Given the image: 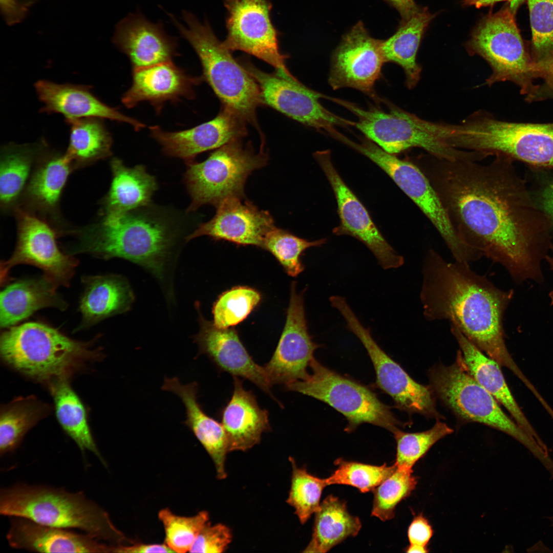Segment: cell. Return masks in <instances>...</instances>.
Segmentation results:
<instances>
[{
  "instance_id": "cell-1",
  "label": "cell",
  "mask_w": 553,
  "mask_h": 553,
  "mask_svg": "<svg viewBox=\"0 0 553 553\" xmlns=\"http://www.w3.org/2000/svg\"><path fill=\"white\" fill-rule=\"evenodd\" d=\"M513 159L489 164L427 153L414 163L427 177L463 241L503 266L516 283L543 280L553 225L533 200Z\"/></svg>"
},
{
  "instance_id": "cell-2",
  "label": "cell",
  "mask_w": 553,
  "mask_h": 553,
  "mask_svg": "<svg viewBox=\"0 0 553 553\" xmlns=\"http://www.w3.org/2000/svg\"><path fill=\"white\" fill-rule=\"evenodd\" d=\"M422 276L426 320L449 321L486 355L521 376L506 346L503 324L514 290L500 289L469 263L449 262L432 249L424 258Z\"/></svg>"
},
{
  "instance_id": "cell-3",
  "label": "cell",
  "mask_w": 553,
  "mask_h": 553,
  "mask_svg": "<svg viewBox=\"0 0 553 553\" xmlns=\"http://www.w3.org/2000/svg\"><path fill=\"white\" fill-rule=\"evenodd\" d=\"M68 233L75 239L67 254L122 258L142 266L161 284L173 266L178 233L162 218L130 212L116 220L101 219Z\"/></svg>"
},
{
  "instance_id": "cell-4",
  "label": "cell",
  "mask_w": 553,
  "mask_h": 553,
  "mask_svg": "<svg viewBox=\"0 0 553 553\" xmlns=\"http://www.w3.org/2000/svg\"><path fill=\"white\" fill-rule=\"evenodd\" d=\"M0 513L44 525L79 529L99 540L115 545L126 540L108 513L81 492L17 484L1 490Z\"/></svg>"
},
{
  "instance_id": "cell-5",
  "label": "cell",
  "mask_w": 553,
  "mask_h": 553,
  "mask_svg": "<svg viewBox=\"0 0 553 553\" xmlns=\"http://www.w3.org/2000/svg\"><path fill=\"white\" fill-rule=\"evenodd\" d=\"M91 344L71 338L48 324L32 322L5 330L0 352L17 371L38 380L54 381L101 357L99 349Z\"/></svg>"
},
{
  "instance_id": "cell-6",
  "label": "cell",
  "mask_w": 553,
  "mask_h": 553,
  "mask_svg": "<svg viewBox=\"0 0 553 553\" xmlns=\"http://www.w3.org/2000/svg\"><path fill=\"white\" fill-rule=\"evenodd\" d=\"M167 14L198 55L204 78L223 107L255 124L256 109L262 103L256 80L218 39L207 21L201 22L192 12L183 10L184 25L173 14Z\"/></svg>"
},
{
  "instance_id": "cell-7",
  "label": "cell",
  "mask_w": 553,
  "mask_h": 553,
  "mask_svg": "<svg viewBox=\"0 0 553 553\" xmlns=\"http://www.w3.org/2000/svg\"><path fill=\"white\" fill-rule=\"evenodd\" d=\"M448 142L458 149L553 168V123L505 121L479 110L453 124Z\"/></svg>"
},
{
  "instance_id": "cell-8",
  "label": "cell",
  "mask_w": 553,
  "mask_h": 553,
  "mask_svg": "<svg viewBox=\"0 0 553 553\" xmlns=\"http://www.w3.org/2000/svg\"><path fill=\"white\" fill-rule=\"evenodd\" d=\"M330 100L351 112L357 118L354 126L366 138L389 153L396 154L418 147L428 154L449 160L481 159L478 152L456 148L446 143V123L426 120L389 101H385L388 110L384 111L377 107L364 109L336 98Z\"/></svg>"
},
{
  "instance_id": "cell-9",
  "label": "cell",
  "mask_w": 553,
  "mask_h": 553,
  "mask_svg": "<svg viewBox=\"0 0 553 553\" xmlns=\"http://www.w3.org/2000/svg\"><path fill=\"white\" fill-rule=\"evenodd\" d=\"M509 7L484 16L466 44L468 53L482 57L492 73L484 86L511 81L518 85L528 100L537 97L539 87L534 83L535 66L526 49Z\"/></svg>"
},
{
  "instance_id": "cell-10",
  "label": "cell",
  "mask_w": 553,
  "mask_h": 553,
  "mask_svg": "<svg viewBox=\"0 0 553 553\" xmlns=\"http://www.w3.org/2000/svg\"><path fill=\"white\" fill-rule=\"evenodd\" d=\"M431 386L439 398L460 418L479 422L515 439L538 460L545 450L501 409L496 399L473 377L460 350L455 361L430 372Z\"/></svg>"
},
{
  "instance_id": "cell-11",
  "label": "cell",
  "mask_w": 553,
  "mask_h": 553,
  "mask_svg": "<svg viewBox=\"0 0 553 553\" xmlns=\"http://www.w3.org/2000/svg\"><path fill=\"white\" fill-rule=\"evenodd\" d=\"M267 160L262 148L256 153L239 139L216 149L201 162H186L184 181L191 198L187 211L206 204L217 207L228 198H245L248 177Z\"/></svg>"
},
{
  "instance_id": "cell-12",
  "label": "cell",
  "mask_w": 553,
  "mask_h": 553,
  "mask_svg": "<svg viewBox=\"0 0 553 553\" xmlns=\"http://www.w3.org/2000/svg\"><path fill=\"white\" fill-rule=\"evenodd\" d=\"M309 367L311 374L304 380L287 385L286 389L324 402L342 414L348 423L345 431L352 432L364 423L392 433L399 429L401 422L390 407L367 387L327 368L315 358Z\"/></svg>"
},
{
  "instance_id": "cell-13",
  "label": "cell",
  "mask_w": 553,
  "mask_h": 553,
  "mask_svg": "<svg viewBox=\"0 0 553 553\" xmlns=\"http://www.w3.org/2000/svg\"><path fill=\"white\" fill-rule=\"evenodd\" d=\"M331 306L341 314L348 329L365 348L374 368L378 387L393 399L396 407L410 414L439 418L440 415L431 386L415 381L379 346L370 329L362 324L344 297L335 296Z\"/></svg>"
},
{
  "instance_id": "cell-14",
  "label": "cell",
  "mask_w": 553,
  "mask_h": 553,
  "mask_svg": "<svg viewBox=\"0 0 553 553\" xmlns=\"http://www.w3.org/2000/svg\"><path fill=\"white\" fill-rule=\"evenodd\" d=\"M13 213L16 243L11 256L1 262V284L10 280L12 267L24 264L41 269L57 287H69L78 261L59 249L56 240L59 231L47 220L21 208L16 207Z\"/></svg>"
},
{
  "instance_id": "cell-15",
  "label": "cell",
  "mask_w": 553,
  "mask_h": 553,
  "mask_svg": "<svg viewBox=\"0 0 553 553\" xmlns=\"http://www.w3.org/2000/svg\"><path fill=\"white\" fill-rule=\"evenodd\" d=\"M369 157L392 179L429 219L455 261L470 263L482 258L480 252L470 247L460 237L429 180L412 160L399 159L380 147L374 148Z\"/></svg>"
},
{
  "instance_id": "cell-16",
  "label": "cell",
  "mask_w": 553,
  "mask_h": 553,
  "mask_svg": "<svg viewBox=\"0 0 553 553\" xmlns=\"http://www.w3.org/2000/svg\"><path fill=\"white\" fill-rule=\"evenodd\" d=\"M244 67L257 82L264 103L290 118L334 138L337 126H355V122L342 118L326 109L320 99L327 98L295 78H288L262 71L249 62Z\"/></svg>"
},
{
  "instance_id": "cell-17",
  "label": "cell",
  "mask_w": 553,
  "mask_h": 553,
  "mask_svg": "<svg viewBox=\"0 0 553 553\" xmlns=\"http://www.w3.org/2000/svg\"><path fill=\"white\" fill-rule=\"evenodd\" d=\"M228 12L227 35L223 41L229 50H240L273 67L277 74L294 77L286 68L287 56L279 50L276 30L270 17L269 0H224Z\"/></svg>"
},
{
  "instance_id": "cell-18",
  "label": "cell",
  "mask_w": 553,
  "mask_h": 553,
  "mask_svg": "<svg viewBox=\"0 0 553 553\" xmlns=\"http://www.w3.org/2000/svg\"><path fill=\"white\" fill-rule=\"evenodd\" d=\"M381 43L358 22L344 35L332 54L328 79L330 87L334 90L353 88L378 102L380 100L374 85L386 62Z\"/></svg>"
},
{
  "instance_id": "cell-19",
  "label": "cell",
  "mask_w": 553,
  "mask_h": 553,
  "mask_svg": "<svg viewBox=\"0 0 553 553\" xmlns=\"http://www.w3.org/2000/svg\"><path fill=\"white\" fill-rule=\"evenodd\" d=\"M329 150L318 151L314 157L330 182L337 201L340 224L333 230L336 235H348L363 242L384 269L403 265L404 259L388 243L372 220L366 208L343 181L334 167Z\"/></svg>"
},
{
  "instance_id": "cell-20",
  "label": "cell",
  "mask_w": 553,
  "mask_h": 553,
  "mask_svg": "<svg viewBox=\"0 0 553 553\" xmlns=\"http://www.w3.org/2000/svg\"><path fill=\"white\" fill-rule=\"evenodd\" d=\"M320 347L308 332L303 294L297 292L293 282L282 333L271 358L263 366L270 385L286 386L305 379L314 352Z\"/></svg>"
},
{
  "instance_id": "cell-21",
  "label": "cell",
  "mask_w": 553,
  "mask_h": 553,
  "mask_svg": "<svg viewBox=\"0 0 553 553\" xmlns=\"http://www.w3.org/2000/svg\"><path fill=\"white\" fill-rule=\"evenodd\" d=\"M196 307L199 313L200 330L193 338L198 346L199 354L208 356L220 371L247 379L274 398L264 367L254 361L237 331L232 328L217 327L202 316L198 303Z\"/></svg>"
},
{
  "instance_id": "cell-22",
  "label": "cell",
  "mask_w": 553,
  "mask_h": 553,
  "mask_svg": "<svg viewBox=\"0 0 553 553\" xmlns=\"http://www.w3.org/2000/svg\"><path fill=\"white\" fill-rule=\"evenodd\" d=\"M246 122L223 107L212 119L192 128L167 132L158 126L150 127L151 135L168 156L192 161L198 154L217 149L241 139L246 134Z\"/></svg>"
},
{
  "instance_id": "cell-23",
  "label": "cell",
  "mask_w": 553,
  "mask_h": 553,
  "mask_svg": "<svg viewBox=\"0 0 553 553\" xmlns=\"http://www.w3.org/2000/svg\"><path fill=\"white\" fill-rule=\"evenodd\" d=\"M244 199L231 197L223 201L216 207L214 217L201 224L186 240L207 236L216 240L262 248L265 237L275 227L274 220L268 212Z\"/></svg>"
},
{
  "instance_id": "cell-24",
  "label": "cell",
  "mask_w": 553,
  "mask_h": 553,
  "mask_svg": "<svg viewBox=\"0 0 553 553\" xmlns=\"http://www.w3.org/2000/svg\"><path fill=\"white\" fill-rule=\"evenodd\" d=\"M73 171L65 153L47 148L35 165L16 207L47 220L58 230L64 228L59 204L69 176Z\"/></svg>"
},
{
  "instance_id": "cell-25",
  "label": "cell",
  "mask_w": 553,
  "mask_h": 553,
  "mask_svg": "<svg viewBox=\"0 0 553 553\" xmlns=\"http://www.w3.org/2000/svg\"><path fill=\"white\" fill-rule=\"evenodd\" d=\"M112 41L128 57L133 69L172 61L178 54L177 38L168 35L162 23L151 22L139 11L118 22Z\"/></svg>"
},
{
  "instance_id": "cell-26",
  "label": "cell",
  "mask_w": 553,
  "mask_h": 553,
  "mask_svg": "<svg viewBox=\"0 0 553 553\" xmlns=\"http://www.w3.org/2000/svg\"><path fill=\"white\" fill-rule=\"evenodd\" d=\"M130 88L123 94L122 102L129 108L148 101L160 110L166 101L192 99L194 87L200 79L186 73L173 61L133 69Z\"/></svg>"
},
{
  "instance_id": "cell-27",
  "label": "cell",
  "mask_w": 553,
  "mask_h": 553,
  "mask_svg": "<svg viewBox=\"0 0 553 553\" xmlns=\"http://www.w3.org/2000/svg\"><path fill=\"white\" fill-rule=\"evenodd\" d=\"M6 537L13 548L40 552H115L116 547L87 534H77L20 517H11Z\"/></svg>"
},
{
  "instance_id": "cell-28",
  "label": "cell",
  "mask_w": 553,
  "mask_h": 553,
  "mask_svg": "<svg viewBox=\"0 0 553 553\" xmlns=\"http://www.w3.org/2000/svg\"><path fill=\"white\" fill-rule=\"evenodd\" d=\"M34 87L43 104L41 112L59 113L65 117L66 120L84 118L108 119L128 123L136 131L145 126L143 123L102 102L92 93L90 86L40 80L35 83Z\"/></svg>"
},
{
  "instance_id": "cell-29",
  "label": "cell",
  "mask_w": 553,
  "mask_h": 553,
  "mask_svg": "<svg viewBox=\"0 0 553 553\" xmlns=\"http://www.w3.org/2000/svg\"><path fill=\"white\" fill-rule=\"evenodd\" d=\"M176 394L186 409L184 424L192 431L211 458L218 479L227 477L225 463L229 452L227 437L221 422L208 415L198 401L196 381L182 384L178 378L165 377L161 387Z\"/></svg>"
},
{
  "instance_id": "cell-30",
  "label": "cell",
  "mask_w": 553,
  "mask_h": 553,
  "mask_svg": "<svg viewBox=\"0 0 553 553\" xmlns=\"http://www.w3.org/2000/svg\"><path fill=\"white\" fill-rule=\"evenodd\" d=\"M233 378L232 395L220 416L227 435L229 452L246 451L258 444L262 434L271 429L269 414L260 408L254 394L244 389L240 378Z\"/></svg>"
},
{
  "instance_id": "cell-31",
  "label": "cell",
  "mask_w": 553,
  "mask_h": 553,
  "mask_svg": "<svg viewBox=\"0 0 553 553\" xmlns=\"http://www.w3.org/2000/svg\"><path fill=\"white\" fill-rule=\"evenodd\" d=\"M79 310L82 318L77 330L129 311L135 296L127 279L118 274L84 276Z\"/></svg>"
},
{
  "instance_id": "cell-32",
  "label": "cell",
  "mask_w": 553,
  "mask_h": 553,
  "mask_svg": "<svg viewBox=\"0 0 553 553\" xmlns=\"http://www.w3.org/2000/svg\"><path fill=\"white\" fill-rule=\"evenodd\" d=\"M451 332L457 342L463 360L475 379L505 408L519 426L542 446L545 447L513 396L500 365L481 351L452 324Z\"/></svg>"
},
{
  "instance_id": "cell-33",
  "label": "cell",
  "mask_w": 553,
  "mask_h": 553,
  "mask_svg": "<svg viewBox=\"0 0 553 553\" xmlns=\"http://www.w3.org/2000/svg\"><path fill=\"white\" fill-rule=\"evenodd\" d=\"M110 165L112 179L102 200V218L116 220L148 205L157 188L155 178L143 165L128 167L116 158L112 159Z\"/></svg>"
},
{
  "instance_id": "cell-34",
  "label": "cell",
  "mask_w": 553,
  "mask_h": 553,
  "mask_svg": "<svg viewBox=\"0 0 553 553\" xmlns=\"http://www.w3.org/2000/svg\"><path fill=\"white\" fill-rule=\"evenodd\" d=\"M57 286L44 275L9 284L0 294V326L8 328L45 308L65 310L67 303L57 293Z\"/></svg>"
},
{
  "instance_id": "cell-35",
  "label": "cell",
  "mask_w": 553,
  "mask_h": 553,
  "mask_svg": "<svg viewBox=\"0 0 553 553\" xmlns=\"http://www.w3.org/2000/svg\"><path fill=\"white\" fill-rule=\"evenodd\" d=\"M48 148L44 141L8 143L1 150L0 206L4 213L14 210L33 171Z\"/></svg>"
},
{
  "instance_id": "cell-36",
  "label": "cell",
  "mask_w": 553,
  "mask_h": 553,
  "mask_svg": "<svg viewBox=\"0 0 553 553\" xmlns=\"http://www.w3.org/2000/svg\"><path fill=\"white\" fill-rule=\"evenodd\" d=\"M433 17L427 8L418 9L402 21L392 36L381 40L385 62L395 63L402 69L409 89L414 88L420 80L422 67L416 61V55L422 35Z\"/></svg>"
},
{
  "instance_id": "cell-37",
  "label": "cell",
  "mask_w": 553,
  "mask_h": 553,
  "mask_svg": "<svg viewBox=\"0 0 553 553\" xmlns=\"http://www.w3.org/2000/svg\"><path fill=\"white\" fill-rule=\"evenodd\" d=\"M359 519L350 514L346 503L333 495L327 496L315 513L311 539L304 552H326L349 537L357 535Z\"/></svg>"
},
{
  "instance_id": "cell-38",
  "label": "cell",
  "mask_w": 553,
  "mask_h": 553,
  "mask_svg": "<svg viewBox=\"0 0 553 553\" xmlns=\"http://www.w3.org/2000/svg\"><path fill=\"white\" fill-rule=\"evenodd\" d=\"M101 119L84 118L66 120L70 126V137L65 154L74 170L111 155V136Z\"/></svg>"
},
{
  "instance_id": "cell-39",
  "label": "cell",
  "mask_w": 553,
  "mask_h": 553,
  "mask_svg": "<svg viewBox=\"0 0 553 553\" xmlns=\"http://www.w3.org/2000/svg\"><path fill=\"white\" fill-rule=\"evenodd\" d=\"M51 389L56 415L62 429L82 452H92L105 466L91 432L84 407L67 378L52 382Z\"/></svg>"
},
{
  "instance_id": "cell-40",
  "label": "cell",
  "mask_w": 553,
  "mask_h": 553,
  "mask_svg": "<svg viewBox=\"0 0 553 553\" xmlns=\"http://www.w3.org/2000/svg\"><path fill=\"white\" fill-rule=\"evenodd\" d=\"M48 411L47 406L33 398L19 399L1 410V456L14 451L26 432Z\"/></svg>"
},
{
  "instance_id": "cell-41",
  "label": "cell",
  "mask_w": 553,
  "mask_h": 553,
  "mask_svg": "<svg viewBox=\"0 0 553 553\" xmlns=\"http://www.w3.org/2000/svg\"><path fill=\"white\" fill-rule=\"evenodd\" d=\"M289 460L292 471L286 502L294 509L295 515L304 524L318 510L322 491L328 485L326 478L314 476L306 468L298 467L292 457Z\"/></svg>"
},
{
  "instance_id": "cell-42",
  "label": "cell",
  "mask_w": 553,
  "mask_h": 553,
  "mask_svg": "<svg viewBox=\"0 0 553 553\" xmlns=\"http://www.w3.org/2000/svg\"><path fill=\"white\" fill-rule=\"evenodd\" d=\"M326 242V239L308 241L274 227L265 237L262 248L273 255L289 275L294 277L304 269L301 261L303 252L310 247L320 246Z\"/></svg>"
},
{
  "instance_id": "cell-43",
  "label": "cell",
  "mask_w": 553,
  "mask_h": 553,
  "mask_svg": "<svg viewBox=\"0 0 553 553\" xmlns=\"http://www.w3.org/2000/svg\"><path fill=\"white\" fill-rule=\"evenodd\" d=\"M417 483V477L413 474L412 469L397 466L394 472L374 489L372 515L384 521L392 519L397 504L411 494Z\"/></svg>"
},
{
  "instance_id": "cell-44",
  "label": "cell",
  "mask_w": 553,
  "mask_h": 553,
  "mask_svg": "<svg viewBox=\"0 0 553 553\" xmlns=\"http://www.w3.org/2000/svg\"><path fill=\"white\" fill-rule=\"evenodd\" d=\"M261 299L258 291L246 286L233 287L224 292L213 305V324L220 328L238 324L247 317Z\"/></svg>"
},
{
  "instance_id": "cell-45",
  "label": "cell",
  "mask_w": 553,
  "mask_h": 553,
  "mask_svg": "<svg viewBox=\"0 0 553 553\" xmlns=\"http://www.w3.org/2000/svg\"><path fill=\"white\" fill-rule=\"evenodd\" d=\"M453 432L452 428L440 421L430 429L421 432L395 431L393 433L397 444L395 463L399 467L411 469L435 443Z\"/></svg>"
},
{
  "instance_id": "cell-46",
  "label": "cell",
  "mask_w": 553,
  "mask_h": 553,
  "mask_svg": "<svg viewBox=\"0 0 553 553\" xmlns=\"http://www.w3.org/2000/svg\"><path fill=\"white\" fill-rule=\"evenodd\" d=\"M165 532V543L175 552L189 550L198 535L209 522V514L201 511L192 517L178 516L169 508L161 509L158 514Z\"/></svg>"
},
{
  "instance_id": "cell-47",
  "label": "cell",
  "mask_w": 553,
  "mask_h": 553,
  "mask_svg": "<svg viewBox=\"0 0 553 553\" xmlns=\"http://www.w3.org/2000/svg\"><path fill=\"white\" fill-rule=\"evenodd\" d=\"M532 33L531 57L535 63L553 59V0H526Z\"/></svg>"
},
{
  "instance_id": "cell-48",
  "label": "cell",
  "mask_w": 553,
  "mask_h": 553,
  "mask_svg": "<svg viewBox=\"0 0 553 553\" xmlns=\"http://www.w3.org/2000/svg\"><path fill=\"white\" fill-rule=\"evenodd\" d=\"M336 470L326 480L328 485L338 484L349 485L358 488L361 492L373 491L395 470L397 465L386 464L380 466L348 461L342 459L336 460Z\"/></svg>"
},
{
  "instance_id": "cell-49",
  "label": "cell",
  "mask_w": 553,
  "mask_h": 553,
  "mask_svg": "<svg viewBox=\"0 0 553 553\" xmlns=\"http://www.w3.org/2000/svg\"><path fill=\"white\" fill-rule=\"evenodd\" d=\"M230 529L219 523L211 525L208 522L202 528L194 543L190 552H223L232 540Z\"/></svg>"
},
{
  "instance_id": "cell-50",
  "label": "cell",
  "mask_w": 553,
  "mask_h": 553,
  "mask_svg": "<svg viewBox=\"0 0 553 553\" xmlns=\"http://www.w3.org/2000/svg\"><path fill=\"white\" fill-rule=\"evenodd\" d=\"M433 534L431 525L422 514L416 516L408 530L410 545L427 547Z\"/></svg>"
},
{
  "instance_id": "cell-51",
  "label": "cell",
  "mask_w": 553,
  "mask_h": 553,
  "mask_svg": "<svg viewBox=\"0 0 553 553\" xmlns=\"http://www.w3.org/2000/svg\"><path fill=\"white\" fill-rule=\"evenodd\" d=\"M2 12L8 25H14L22 20L26 15L27 9L24 4L17 0H0Z\"/></svg>"
},
{
  "instance_id": "cell-52",
  "label": "cell",
  "mask_w": 553,
  "mask_h": 553,
  "mask_svg": "<svg viewBox=\"0 0 553 553\" xmlns=\"http://www.w3.org/2000/svg\"><path fill=\"white\" fill-rule=\"evenodd\" d=\"M117 552L148 553V552H175L165 543L163 544H135L130 545H120Z\"/></svg>"
},
{
  "instance_id": "cell-53",
  "label": "cell",
  "mask_w": 553,
  "mask_h": 553,
  "mask_svg": "<svg viewBox=\"0 0 553 553\" xmlns=\"http://www.w3.org/2000/svg\"><path fill=\"white\" fill-rule=\"evenodd\" d=\"M538 205L553 225V182L546 185L539 194Z\"/></svg>"
},
{
  "instance_id": "cell-54",
  "label": "cell",
  "mask_w": 553,
  "mask_h": 553,
  "mask_svg": "<svg viewBox=\"0 0 553 553\" xmlns=\"http://www.w3.org/2000/svg\"><path fill=\"white\" fill-rule=\"evenodd\" d=\"M535 65L536 78L544 79L548 87L553 91V59Z\"/></svg>"
},
{
  "instance_id": "cell-55",
  "label": "cell",
  "mask_w": 553,
  "mask_h": 553,
  "mask_svg": "<svg viewBox=\"0 0 553 553\" xmlns=\"http://www.w3.org/2000/svg\"><path fill=\"white\" fill-rule=\"evenodd\" d=\"M397 9L400 13L402 20L409 18L419 9L414 0H386Z\"/></svg>"
},
{
  "instance_id": "cell-56",
  "label": "cell",
  "mask_w": 553,
  "mask_h": 553,
  "mask_svg": "<svg viewBox=\"0 0 553 553\" xmlns=\"http://www.w3.org/2000/svg\"><path fill=\"white\" fill-rule=\"evenodd\" d=\"M501 1L509 2V7L514 13L521 3V0H464L463 4L464 5L473 6L477 8H480L482 7L492 6L497 2Z\"/></svg>"
},
{
  "instance_id": "cell-57",
  "label": "cell",
  "mask_w": 553,
  "mask_h": 553,
  "mask_svg": "<svg viewBox=\"0 0 553 553\" xmlns=\"http://www.w3.org/2000/svg\"><path fill=\"white\" fill-rule=\"evenodd\" d=\"M406 551L407 552L425 553L429 552V550L427 547L409 545L406 548Z\"/></svg>"
},
{
  "instance_id": "cell-58",
  "label": "cell",
  "mask_w": 553,
  "mask_h": 553,
  "mask_svg": "<svg viewBox=\"0 0 553 553\" xmlns=\"http://www.w3.org/2000/svg\"><path fill=\"white\" fill-rule=\"evenodd\" d=\"M551 252H552L551 255H548L547 256L546 258V260L548 262V263H549V265L550 266V268H551L552 271H553V244H552V246L551 247ZM548 295H549V299L550 300V305H553V290H552L549 293Z\"/></svg>"
},
{
  "instance_id": "cell-59",
  "label": "cell",
  "mask_w": 553,
  "mask_h": 553,
  "mask_svg": "<svg viewBox=\"0 0 553 553\" xmlns=\"http://www.w3.org/2000/svg\"><path fill=\"white\" fill-rule=\"evenodd\" d=\"M521 3L523 1V0H521Z\"/></svg>"
}]
</instances>
